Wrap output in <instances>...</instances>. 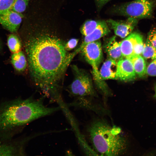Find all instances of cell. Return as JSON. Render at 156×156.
I'll return each mask as SVG.
<instances>
[{
  "mask_svg": "<svg viewBox=\"0 0 156 156\" xmlns=\"http://www.w3.org/2000/svg\"><path fill=\"white\" fill-rule=\"evenodd\" d=\"M155 97L156 98V85L155 86Z\"/></svg>",
  "mask_w": 156,
  "mask_h": 156,
  "instance_id": "obj_27",
  "label": "cell"
},
{
  "mask_svg": "<svg viewBox=\"0 0 156 156\" xmlns=\"http://www.w3.org/2000/svg\"><path fill=\"white\" fill-rule=\"evenodd\" d=\"M78 42V39L75 38L71 39L65 43L66 49L68 51L73 49L77 46Z\"/></svg>",
  "mask_w": 156,
  "mask_h": 156,
  "instance_id": "obj_24",
  "label": "cell"
},
{
  "mask_svg": "<svg viewBox=\"0 0 156 156\" xmlns=\"http://www.w3.org/2000/svg\"><path fill=\"white\" fill-rule=\"evenodd\" d=\"M81 51L86 60L92 67L94 77L98 83L101 84L102 80L100 76L99 66L103 58L101 42L99 40L94 41L85 45Z\"/></svg>",
  "mask_w": 156,
  "mask_h": 156,
  "instance_id": "obj_6",
  "label": "cell"
},
{
  "mask_svg": "<svg viewBox=\"0 0 156 156\" xmlns=\"http://www.w3.org/2000/svg\"><path fill=\"white\" fill-rule=\"evenodd\" d=\"M87 131L93 148L101 155H120L127 150L128 143L122 134L121 129L111 126L104 119L93 120Z\"/></svg>",
  "mask_w": 156,
  "mask_h": 156,
  "instance_id": "obj_3",
  "label": "cell"
},
{
  "mask_svg": "<svg viewBox=\"0 0 156 156\" xmlns=\"http://www.w3.org/2000/svg\"><path fill=\"white\" fill-rule=\"evenodd\" d=\"M146 39L156 48V27L152 29L148 32Z\"/></svg>",
  "mask_w": 156,
  "mask_h": 156,
  "instance_id": "obj_23",
  "label": "cell"
},
{
  "mask_svg": "<svg viewBox=\"0 0 156 156\" xmlns=\"http://www.w3.org/2000/svg\"><path fill=\"white\" fill-rule=\"evenodd\" d=\"M14 0H0V16L10 10Z\"/></svg>",
  "mask_w": 156,
  "mask_h": 156,
  "instance_id": "obj_21",
  "label": "cell"
},
{
  "mask_svg": "<svg viewBox=\"0 0 156 156\" xmlns=\"http://www.w3.org/2000/svg\"><path fill=\"white\" fill-rule=\"evenodd\" d=\"M59 107H49L42 98L17 99L0 104V138H9L27 124L58 111Z\"/></svg>",
  "mask_w": 156,
  "mask_h": 156,
  "instance_id": "obj_2",
  "label": "cell"
},
{
  "mask_svg": "<svg viewBox=\"0 0 156 156\" xmlns=\"http://www.w3.org/2000/svg\"><path fill=\"white\" fill-rule=\"evenodd\" d=\"M29 0H14L10 10L21 13L25 10Z\"/></svg>",
  "mask_w": 156,
  "mask_h": 156,
  "instance_id": "obj_20",
  "label": "cell"
},
{
  "mask_svg": "<svg viewBox=\"0 0 156 156\" xmlns=\"http://www.w3.org/2000/svg\"><path fill=\"white\" fill-rule=\"evenodd\" d=\"M133 33V44L134 55H141L143 50L144 44L142 36L137 32Z\"/></svg>",
  "mask_w": 156,
  "mask_h": 156,
  "instance_id": "obj_16",
  "label": "cell"
},
{
  "mask_svg": "<svg viewBox=\"0 0 156 156\" xmlns=\"http://www.w3.org/2000/svg\"><path fill=\"white\" fill-rule=\"evenodd\" d=\"M105 50L108 58L116 62L123 57L120 42L118 41L115 36L111 38L105 45Z\"/></svg>",
  "mask_w": 156,
  "mask_h": 156,
  "instance_id": "obj_12",
  "label": "cell"
},
{
  "mask_svg": "<svg viewBox=\"0 0 156 156\" xmlns=\"http://www.w3.org/2000/svg\"><path fill=\"white\" fill-rule=\"evenodd\" d=\"M133 33H131L120 42V47L123 57L129 58L134 55L133 52Z\"/></svg>",
  "mask_w": 156,
  "mask_h": 156,
  "instance_id": "obj_15",
  "label": "cell"
},
{
  "mask_svg": "<svg viewBox=\"0 0 156 156\" xmlns=\"http://www.w3.org/2000/svg\"><path fill=\"white\" fill-rule=\"evenodd\" d=\"M146 74L151 76H156V58L147 66Z\"/></svg>",
  "mask_w": 156,
  "mask_h": 156,
  "instance_id": "obj_22",
  "label": "cell"
},
{
  "mask_svg": "<svg viewBox=\"0 0 156 156\" xmlns=\"http://www.w3.org/2000/svg\"><path fill=\"white\" fill-rule=\"evenodd\" d=\"M110 0H96L99 6H102L107 3Z\"/></svg>",
  "mask_w": 156,
  "mask_h": 156,
  "instance_id": "obj_25",
  "label": "cell"
},
{
  "mask_svg": "<svg viewBox=\"0 0 156 156\" xmlns=\"http://www.w3.org/2000/svg\"><path fill=\"white\" fill-rule=\"evenodd\" d=\"M154 3L152 0H135L125 3L116 8L121 15L135 18H142L151 15Z\"/></svg>",
  "mask_w": 156,
  "mask_h": 156,
  "instance_id": "obj_5",
  "label": "cell"
},
{
  "mask_svg": "<svg viewBox=\"0 0 156 156\" xmlns=\"http://www.w3.org/2000/svg\"><path fill=\"white\" fill-rule=\"evenodd\" d=\"M66 42L57 36L40 33L28 38L24 48L30 76L35 86L51 100L60 99L65 73L77 53H70Z\"/></svg>",
  "mask_w": 156,
  "mask_h": 156,
  "instance_id": "obj_1",
  "label": "cell"
},
{
  "mask_svg": "<svg viewBox=\"0 0 156 156\" xmlns=\"http://www.w3.org/2000/svg\"><path fill=\"white\" fill-rule=\"evenodd\" d=\"M117 63L116 61L109 58L104 62L99 71L102 80L117 79Z\"/></svg>",
  "mask_w": 156,
  "mask_h": 156,
  "instance_id": "obj_11",
  "label": "cell"
},
{
  "mask_svg": "<svg viewBox=\"0 0 156 156\" xmlns=\"http://www.w3.org/2000/svg\"><path fill=\"white\" fill-rule=\"evenodd\" d=\"M7 44L10 50L13 53L20 51L22 47L20 39L17 35L14 34H10L8 37Z\"/></svg>",
  "mask_w": 156,
  "mask_h": 156,
  "instance_id": "obj_17",
  "label": "cell"
},
{
  "mask_svg": "<svg viewBox=\"0 0 156 156\" xmlns=\"http://www.w3.org/2000/svg\"><path fill=\"white\" fill-rule=\"evenodd\" d=\"M2 44L1 41L0 40V51L2 49Z\"/></svg>",
  "mask_w": 156,
  "mask_h": 156,
  "instance_id": "obj_26",
  "label": "cell"
},
{
  "mask_svg": "<svg viewBox=\"0 0 156 156\" xmlns=\"http://www.w3.org/2000/svg\"><path fill=\"white\" fill-rule=\"evenodd\" d=\"M136 75L132 64L129 59L123 57L117 62V79L125 81H132L135 79Z\"/></svg>",
  "mask_w": 156,
  "mask_h": 156,
  "instance_id": "obj_8",
  "label": "cell"
},
{
  "mask_svg": "<svg viewBox=\"0 0 156 156\" xmlns=\"http://www.w3.org/2000/svg\"><path fill=\"white\" fill-rule=\"evenodd\" d=\"M101 21L92 20L87 21L81 28V33L85 36L89 34L96 28Z\"/></svg>",
  "mask_w": 156,
  "mask_h": 156,
  "instance_id": "obj_19",
  "label": "cell"
},
{
  "mask_svg": "<svg viewBox=\"0 0 156 156\" xmlns=\"http://www.w3.org/2000/svg\"><path fill=\"white\" fill-rule=\"evenodd\" d=\"M107 22L116 35L124 38L131 33L137 24L138 21L136 18L129 17L125 21H118L109 19Z\"/></svg>",
  "mask_w": 156,
  "mask_h": 156,
  "instance_id": "obj_7",
  "label": "cell"
},
{
  "mask_svg": "<svg viewBox=\"0 0 156 156\" xmlns=\"http://www.w3.org/2000/svg\"><path fill=\"white\" fill-rule=\"evenodd\" d=\"M110 32L107 23L104 21H101L96 28L90 34L85 36L83 41L80 46L76 51H80L82 47L88 43L99 40Z\"/></svg>",
  "mask_w": 156,
  "mask_h": 156,
  "instance_id": "obj_10",
  "label": "cell"
},
{
  "mask_svg": "<svg viewBox=\"0 0 156 156\" xmlns=\"http://www.w3.org/2000/svg\"><path fill=\"white\" fill-rule=\"evenodd\" d=\"M142 55L145 60H153L156 58V48L153 46L147 39L144 44Z\"/></svg>",
  "mask_w": 156,
  "mask_h": 156,
  "instance_id": "obj_18",
  "label": "cell"
},
{
  "mask_svg": "<svg viewBox=\"0 0 156 156\" xmlns=\"http://www.w3.org/2000/svg\"><path fill=\"white\" fill-rule=\"evenodd\" d=\"M23 17L21 13L10 10L0 16V23L10 32H15L20 26Z\"/></svg>",
  "mask_w": 156,
  "mask_h": 156,
  "instance_id": "obj_9",
  "label": "cell"
},
{
  "mask_svg": "<svg viewBox=\"0 0 156 156\" xmlns=\"http://www.w3.org/2000/svg\"><path fill=\"white\" fill-rule=\"evenodd\" d=\"M71 66L74 78L67 89L71 96L76 98L70 105L77 107L86 101L85 96L94 95L95 93L91 79L88 74L75 65Z\"/></svg>",
  "mask_w": 156,
  "mask_h": 156,
  "instance_id": "obj_4",
  "label": "cell"
},
{
  "mask_svg": "<svg viewBox=\"0 0 156 156\" xmlns=\"http://www.w3.org/2000/svg\"><path fill=\"white\" fill-rule=\"evenodd\" d=\"M127 58L131 62L136 75L141 77L146 75L145 60L141 55H133Z\"/></svg>",
  "mask_w": 156,
  "mask_h": 156,
  "instance_id": "obj_13",
  "label": "cell"
},
{
  "mask_svg": "<svg viewBox=\"0 0 156 156\" xmlns=\"http://www.w3.org/2000/svg\"><path fill=\"white\" fill-rule=\"evenodd\" d=\"M11 62L15 70L19 72L24 71L27 66L26 57L24 52L21 51L13 53L11 57Z\"/></svg>",
  "mask_w": 156,
  "mask_h": 156,
  "instance_id": "obj_14",
  "label": "cell"
}]
</instances>
